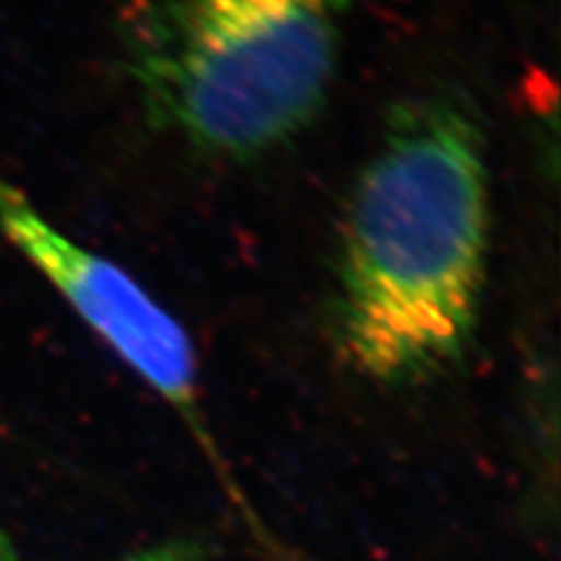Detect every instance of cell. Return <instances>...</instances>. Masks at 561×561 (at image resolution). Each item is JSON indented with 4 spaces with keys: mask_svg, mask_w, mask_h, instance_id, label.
<instances>
[{
    "mask_svg": "<svg viewBox=\"0 0 561 561\" xmlns=\"http://www.w3.org/2000/svg\"><path fill=\"white\" fill-rule=\"evenodd\" d=\"M0 230L43 274L78 319L190 426L218 468L199 405L197 356L190 335L138 280L43 216L0 173Z\"/></svg>",
    "mask_w": 561,
    "mask_h": 561,
    "instance_id": "3957f363",
    "label": "cell"
},
{
    "mask_svg": "<svg viewBox=\"0 0 561 561\" xmlns=\"http://www.w3.org/2000/svg\"><path fill=\"white\" fill-rule=\"evenodd\" d=\"M190 548H162V550H150L146 554H138L131 557L127 561H190ZM0 561H24L20 550L14 548L12 538L3 531V526H0Z\"/></svg>",
    "mask_w": 561,
    "mask_h": 561,
    "instance_id": "277c9868",
    "label": "cell"
},
{
    "mask_svg": "<svg viewBox=\"0 0 561 561\" xmlns=\"http://www.w3.org/2000/svg\"><path fill=\"white\" fill-rule=\"evenodd\" d=\"M344 12L346 0H148L127 28L131 84L154 127L255 160L323 108Z\"/></svg>",
    "mask_w": 561,
    "mask_h": 561,
    "instance_id": "7a4b0ae2",
    "label": "cell"
},
{
    "mask_svg": "<svg viewBox=\"0 0 561 561\" xmlns=\"http://www.w3.org/2000/svg\"><path fill=\"white\" fill-rule=\"evenodd\" d=\"M489 251L484 134L461 96L398 103L348 192L335 332L383 386L447 375L476 337Z\"/></svg>",
    "mask_w": 561,
    "mask_h": 561,
    "instance_id": "6da1fadb",
    "label": "cell"
}]
</instances>
